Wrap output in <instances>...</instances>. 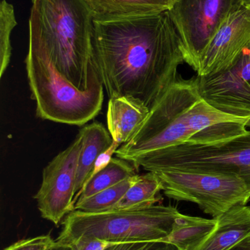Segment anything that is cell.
I'll list each match as a JSON object with an SVG mask.
<instances>
[{
    "label": "cell",
    "instance_id": "3",
    "mask_svg": "<svg viewBox=\"0 0 250 250\" xmlns=\"http://www.w3.org/2000/svg\"><path fill=\"white\" fill-rule=\"evenodd\" d=\"M218 111L201 98L198 79L178 78L132 138L120 146L116 157L132 165L157 150L187 142L212 125L228 122H247Z\"/></svg>",
    "mask_w": 250,
    "mask_h": 250
},
{
    "label": "cell",
    "instance_id": "4",
    "mask_svg": "<svg viewBox=\"0 0 250 250\" xmlns=\"http://www.w3.org/2000/svg\"><path fill=\"white\" fill-rule=\"evenodd\" d=\"M182 214L171 206L85 213L73 210L62 223L56 243L72 246L79 241L99 239L113 243L161 241L171 233Z\"/></svg>",
    "mask_w": 250,
    "mask_h": 250
},
{
    "label": "cell",
    "instance_id": "7",
    "mask_svg": "<svg viewBox=\"0 0 250 250\" xmlns=\"http://www.w3.org/2000/svg\"><path fill=\"white\" fill-rule=\"evenodd\" d=\"M155 173L162 182L166 196L194 203L213 218L236 206L247 205L250 200L248 185L235 175L175 170Z\"/></svg>",
    "mask_w": 250,
    "mask_h": 250
},
{
    "label": "cell",
    "instance_id": "6",
    "mask_svg": "<svg viewBox=\"0 0 250 250\" xmlns=\"http://www.w3.org/2000/svg\"><path fill=\"white\" fill-rule=\"evenodd\" d=\"M134 167L148 172L235 175L245 181L250 192V130L223 142H186L157 150L138 160Z\"/></svg>",
    "mask_w": 250,
    "mask_h": 250
},
{
    "label": "cell",
    "instance_id": "18",
    "mask_svg": "<svg viewBox=\"0 0 250 250\" xmlns=\"http://www.w3.org/2000/svg\"><path fill=\"white\" fill-rule=\"evenodd\" d=\"M163 191L161 179L155 172L139 175L138 180L129 188L122 199L112 210L145 208L156 205Z\"/></svg>",
    "mask_w": 250,
    "mask_h": 250
},
{
    "label": "cell",
    "instance_id": "25",
    "mask_svg": "<svg viewBox=\"0 0 250 250\" xmlns=\"http://www.w3.org/2000/svg\"><path fill=\"white\" fill-rule=\"evenodd\" d=\"M51 250H75L74 248L71 246H68V245H59L56 243L55 246Z\"/></svg>",
    "mask_w": 250,
    "mask_h": 250
},
{
    "label": "cell",
    "instance_id": "24",
    "mask_svg": "<svg viewBox=\"0 0 250 250\" xmlns=\"http://www.w3.org/2000/svg\"><path fill=\"white\" fill-rule=\"evenodd\" d=\"M230 250H250V237L242 241Z\"/></svg>",
    "mask_w": 250,
    "mask_h": 250
},
{
    "label": "cell",
    "instance_id": "10",
    "mask_svg": "<svg viewBox=\"0 0 250 250\" xmlns=\"http://www.w3.org/2000/svg\"><path fill=\"white\" fill-rule=\"evenodd\" d=\"M197 79L207 104L229 115L250 117V42L228 68Z\"/></svg>",
    "mask_w": 250,
    "mask_h": 250
},
{
    "label": "cell",
    "instance_id": "16",
    "mask_svg": "<svg viewBox=\"0 0 250 250\" xmlns=\"http://www.w3.org/2000/svg\"><path fill=\"white\" fill-rule=\"evenodd\" d=\"M217 224V218L205 219L182 214L176 219L170 234L161 241L171 244L178 250H195Z\"/></svg>",
    "mask_w": 250,
    "mask_h": 250
},
{
    "label": "cell",
    "instance_id": "5",
    "mask_svg": "<svg viewBox=\"0 0 250 250\" xmlns=\"http://www.w3.org/2000/svg\"><path fill=\"white\" fill-rule=\"evenodd\" d=\"M24 62L37 117L54 123L83 126L99 114L104 102V85L79 90L48 60L29 51Z\"/></svg>",
    "mask_w": 250,
    "mask_h": 250
},
{
    "label": "cell",
    "instance_id": "11",
    "mask_svg": "<svg viewBox=\"0 0 250 250\" xmlns=\"http://www.w3.org/2000/svg\"><path fill=\"white\" fill-rule=\"evenodd\" d=\"M250 42V7H242L220 28L205 50L198 76L228 68Z\"/></svg>",
    "mask_w": 250,
    "mask_h": 250
},
{
    "label": "cell",
    "instance_id": "20",
    "mask_svg": "<svg viewBox=\"0 0 250 250\" xmlns=\"http://www.w3.org/2000/svg\"><path fill=\"white\" fill-rule=\"evenodd\" d=\"M14 7L6 0L0 4V77L8 67L12 56L11 35L17 26Z\"/></svg>",
    "mask_w": 250,
    "mask_h": 250
},
{
    "label": "cell",
    "instance_id": "12",
    "mask_svg": "<svg viewBox=\"0 0 250 250\" xmlns=\"http://www.w3.org/2000/svg\"><path fill=\"white\" fill-rule=\"evenodd\" d=\"M217 219L215 229L195 250H230L250 237V206H236Z\"/></svg>",
    "mask_w": 250,
    "mask_h": 250
},
{
    "label": "cell",
    "instance_id": "27",
    "mask_svg": "<svg viewBox=\"0 0 250 250\" xmlns=\"http://www.w3.org/2000/svg\"><path fill=\"white\" fill-rule=\"evenodd\" d=\"M246 127H247V129H248V128H250V118L249 119V120H248V121L247 122Z\"/></svg>",
    "mask_w": 250,
    "mask_h": 250
},
{
    "label": "cell",
    "instance_id": "19",
    "mask_svg": "<svg viewBox=\"0 0 250 250\" xmlns=\"http://www.w3.org/2000/svg\"><path fill=\"white\" fill-rule=\"evenodd\" d=\"M135 175L111 188H107L82 201H76L74 210L85 213H100L113 209L122 199L129 188L138 180Z\"/></svg>",
    "mask_w": 250,
    "mask_h": 250
},
{
    "label": "cell",
    "instance_id": "22",
    "mask_svg": "<svg viewBox=\"0 0 250 250\" xmlns=\"http://www.w3.org/2000/svg\"><path fill=\"white\" fill-rule=\"evenodd\" d=\"M105 250H178L171 244L162 241L124 242L114 244Z\"/></svg>",
    "mask_w": 250,
    "mask_h": 250
},
{
    "label": "cell",
    "instance_id": "21",
    "mask_svg": "<svg viewBox=\"0 0 250 250\" xmlns=\"http://www.w3.org/2000/svg\"><path fill=\"white\" fill-rule=\"evenodd\" d=\"M55 245L50 235H42L18 241L3 250H51Z\"/></svg>",
    "mask_w": 250,
    "mask_h": 250
},
{
    "label": "cell",
    "instance_id": "8",
    "mask_svg": "<svg viewBox=\"0 0 250 250\" xmlns=\"http://www.w3.org/2000/svg\"><path fill=\"white\" fill-rule=\"evenodd\" d=\"M239 0H176L170 16L182 39L184 62L197 73L210 42L233 13Z\"/></svg>",
    "mask_w": 250,
    "mask_h": 250
},
{
    "label": "cell",
    "instance_id": "9",
    "mask_svg": "<svg viewBox=\"0 0 250 250\" xmlns=\"http://www.w3.org/2000/svg\"><path fill=\"white\" fill-rule=\"evenodd\" d=\"M82 146V135L79 131L70 145L44 167L41 187L34 196L41 217L56 226L74 210L76 174Z\"/></svg>",
    "mask_w": 250,
    "mask_h": 250
},
{
    "label": "cell",
    "instance_id": "1",
    "mask_svg": "<svg viewBox=\"0 0 250 250\" xmlns=\"http://www.w3.org/2000/svg\"><path fill=\"white\" fill-rule=\"evenodd\" d=\"M93 57L109 98H135L151 110L177 81L184 62L170 11L93 21Z\"/></svg>",
    "mask_w": 250,
    "mask_h": 250
},
{
    "label": "cell",
    "instance_id": "23",
    "mask_svg": "<svg viewBox=\"0 0 250 250\" xmlns=\"http://www.w3.org/2000/svg\"><path fill=\"white\" fill-rule=\"evenodd\" d=\"M114 244L103 239H89L79 241L71 247L75 250H105Z\"/></svg>",
    "mask_w": 250,
    "mask_h": 250
},
{
    "label": "cell",
    "instance_id": "26",
    "mask_svg": "<svg viewBox=\"0 0 250 250\" xmlns=\"http://www.w3.org/2000/svg\"><path fill=\"white\" fill-rule=\"evenodd\" d=\"M244 7H250V0H239Z\"/></svg>",
    "mask_w": 250,
    "mask_h": 250
},
{
    "label": "cell",
    "instance_id": "14",
    "mask_svg": "<svg viewBox=\"0 0 250 250\" xmlns=\"http://www.w3.org/2000/svg\"><path fill=\"white\" fill-rule=\"evenodd\" d=\"M95 21L140 17L170 10L172 0H85Z\"/></svg>",
    "mask_w": 250,
    "mask_h": 250
},
{
    "label": "cell",
    "instance_id": "28",
    "mask_svg": "<svg viewBox=\"0 0 250 250\" xmlns=\"http://www.w3.org/2000/svg\"><path fill=\"white\" fill-rule=\"evenodd\" d=\"M172 1H173V2H174V1H176V0H172Z\"/></svg>",
    "mask_w": 250,
    "mask_h": 250
},
{
    "label": "cell",
    "instance_id": "2",
    "mask_svg": "<svg viewBox=\"0 0 250 250\" xmlns=\"http://www.w3.org/2000/svg\"><path fill=\"white\" fill-rule=\"evenodd\" d=\"M93 19L85 0H32L28 51L48 60L73 86L103 84L93 57Z\"/></svg>",
    "mask_w": 250,
    "mask_h": 250
},
{
    "label": "cell",
    "instance_id": "17",
    "mask_svg": "<svg viewBox=\"0 0 250 250\" xmlns=\"http://www.w3.org/2000/svg\"><path fill=\"white\" fill-rule=\"evenodd\" d=\"M135 175V167L132 163L119 157H113L105 168L87 181L82 190L75 197L74 205L76 201L90 198Z\"/></svg>",
    "mask_w": 250,
    "mask_h": 250
},
{
    "label": "cell",
    "instance_id": "13",
    "mask_svg": "<svg viewBox=\"0 0 250 250\" xmlns=\"http://www.w3.org/2000/svg\"><path fill=\"white\" fill-rule=\"evenodd\" d=\"M149 108L127 96L110 98L107 108V128L113 141L120 146L127 143L146 120Z\"/></svg>",
    "mask_w": 250,
    "mask_h": 250
},
{
    "label": "cell",
    "instance_id": "15",
    "mask_svg": "<svg viewBox=\"0 0 250 250\" xmlns=\"http://www.w3.org/2000/svg\"><path fill=\"white\" fill-rule=\"evenodd\" d=\"M79 131L82 135V146L78 162L76 196L86 183L98 156L113 142L108 129L99 122L85 125Z\"/></svg>",
    "mask_w": 250,
    "mask_h": 250
}]
</instances>
